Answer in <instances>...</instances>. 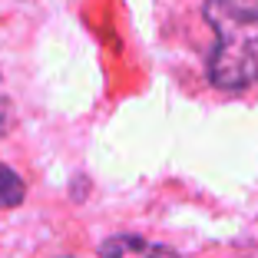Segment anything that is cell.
Listing matches in <instances>:
<instances>
[{"label":"cell","mask_w":258,"mask_h":258,"mask_svg":"<svg viewBox=\"0 0 258 258\" xmlns=\"http://www.w3.org/2000/svg\"><path fill=\"white\" fill-rule=\"evenodd\" d=\"M23 196H27L23 179L14 172V169H7L4 162H0V209H14V205H20Z\"/></svg>","instance_id":"3957f363"},{"label":"cell","mask_w":258,"mask_h":258,"mask_svg":"<svg viewBox=\"0 0 258 258\" xmlns=\"http://www.w3.org/2000/svg\"><path fill=\"white\" fill-rule=\"evenodd\" d=\"M205 17L219 33L209 60V80L222 90L258 83V4L255 0H209Z\"/></svg>","instance_id":"6da1fadb"},{"label":"cell","mask_w":258,"mask_h":258,"mask_svg":"<svg viewBox=\"0 0 258 258\" xmlns=\"http://www.w3.org/2000/svg\"><path fill=\"white\" fill-rule=\"evenodd\" d=\"M99 255H103V258H182L179 251L169 248V245L149 242V238H136V235L109 238V242H103Z\"/></svg>","instance_id":"7a4b0ae2"}]
</instances>
